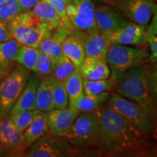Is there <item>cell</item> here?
Masks as SVG:
<instances>
[{"mask_svg": "<svg viewBox=\"0 0 157 157\" xmlns=\"http://www.w3.org/2000/svg\"><path fill=\"white\" fill-rule=\"evenodd\" d=\"M99 133V117L97 111L78 114L71 127L63 136L78 153L96 148Z\"/></svg>", "mask_w": 157, "mask_h": 157, "instance_id": "obj_3", "label": "cell"}, {"mask_svg": "<svg viewBox=\"0 0 157 157\" xmlns=\"http://www.w3.org/2000/svg\"><path fill=\"white\" fill-rule=\"evenodd\" d=\"M61 50L63 55L69 59L76 68L80 67L85 58L84 49L79 41L71 32L63 42Z\"/></svg>", "mask_w": 157, "mask_h": 157, "instance_id": "obj_22", "label": "cell"}, {"mask_svg": "<svg viewBox=\"0 0 157 157\" xmlns=\"http://www.w3.org/2000/svg\"><path fill=\"white\" fill-rule=\"evenodd\" d=\"M0 143L9 150L8 156H22L27 148L23 133L17 130L8 116L0 120Z\"/></svg>", "mask_w": 157, "mask_h": 157, "instance_id": "obj_11", "label": "cell"}, {"mask_svg": "<svg viewBox=\"0 0 157 157\" xmlns=\"http://www.w3.org/2000/svg\"><path fill=\"white\" fill-rule=\"evenodd\" d=\"M39 0H17L23 10H31Z\"/></svg>", "mask_w": 157, "mask_h": 157, "instance_id": "obj_37", "label": "cell"}, {"mask_svg": "<svg viewBox=\"0 0 157 157\" xmlns=\"http://www.w3.org/2000/svg\"><path fill=\"white\" fill-rule=\"evenodd\" d=\"M31 11L42 22L46 23L52 29H56L63 24L58 12L45 0H39L31 9Z\"/></svg>", "mask_w": 157, "mask_h": 157, "instance_id": "obj_21", "label": "cell"}, {"mask_svg": "<svg viewBox=\"0 0 157 157\" xmlns=\"http://www.w3.org/2000/svg\"><path fill=\"white\" fill-rule=\"evenodd\" d=\"M92 0H66V13L72 30L87 34L100 32Z\"/></svg>", "mask_w": 157, "mask_h": 157, "instance_id": "obj_7", "label": "cell"}, {"mask_svg": "<svg viewBox=\"0 0 157 157\" xmlns=\"http://www.w3.org/2000/svg\"><path fill=\"white\" fill-rule=\"evenodd\" d=\"M22 11L17 0H7L0 5V21L7 23Z\"/></svg>", "mask_w": 157, "mask_h": 157, "instance_id": "obj_34", "label": "cell"}, {"mask_svg": "<svg viewBox=\"0 0 157 157\" xmlns=\"http://www.w3.org/2000/svg\"><path fill=\"white\" fill-rule=\"evenodd\" d=\"M95 17L100 32L104 35L121 28L129 22L121 13L108 5L95 7Z\"/></svg>", "mask_w": 157, "mask_h": 157, "instance_id": "obj_12", "label": "cell"}, {"mask_svg": "<svg viewBox=\"0 0 157 157\" xmlns=\"http://www.w3.org/2000/svg\"><path fill=\"white\" fill-rule=\"evenodd\" d=\"M42 111L39 109L30 110V111H23L19 112L16 114L9 116L8 117L17 130L21 133L24 132V131L30 124L33 122L39 113Z\"/></svg>", "mask_w": 157, "mask_h": 157, "instance_id": "obj_31", "label": "cell"}, {"mask_svg": "<svg viewBox=\"0 0 157 157\" xmlns=\"http://www.w3.org/2000/svg\"><path fill=\"white\" fill-rule=\"evenodd\" d=\"M76 69L77 68L74 66L73 63L63 55L54 63L51 76L54 79L64 82L72 75Z\"/></svg>", "mask_w": 157, "mask_h": 157, "instance_id": "obj_29", "label": "cell"}, {"mask_svg": "<svg viewBox=\"0 0 157 157\" xmlns=\"http://www.w3.org/2000/svg\"><path fill=\"white\" fill-rule=\"evenodd\" d=\"M52 68H53V63L52 59L48 55L39 50L35 63L34 73H36L39 77L43 78L45 76H51Z\"/></svg>", "mask_w": 157, "mask_h": 157, "instance_id": "obj_33", "label": "cell"}, {"mask_svg": "<svg viewBox=\"0 0 157 157\" xmlns=\"http://www.w3.org/2000/svg\"><path fill=\"white\" fill-rule=\"evenodd\" d=\"M52 99L54 109H65L68 107V96L66 86L63 81L53 78Z\"/></svg>", "mask_w": 157, "mask_h": 157, "instance_id": "obj_32", "label": "cell"}, {"mask_svg": "<svg viewBox=\"0 0 157 157\" xmlns=\"http://www.w3.org/2000/svg\"><path fill=\"white\" fill-rule=\"evenodd\" d=\"M149 56L147 47L109 44L105 58L111 71V76L116 78L131 68L150 62Z\"/></svg>", "mask_w": 157, "mask_h": 157, "instance_id": "obj_4", "label": "cell"}, {"mask_svg": "<svg viewBox=\"0 0 157 157\" xmlns=\"http://www.w3.org/2000/svg\"><path fill=\"white\" fill-rule=\"evenodd\" d=\"M70 32L82 44L85 57H105L109 43L102 33L87 34L74 30Z\"/></svg>", "mask_w": 157, "mask_h": 157, "instance_id": "obj_15", "label": "cell"}, {"mask_svg": "<svg viewBox=\"0 0 157 157\" xmlns=\"http://www.w3.org/2000/svg\"><path fill=\"white\" fill-rule=\"evenodd\" d=\"M42 21L35 15L31 10H23L7 23L11 37L21 44L23 39L30 31Z\"/></svg>", "mask_w": 157, "mask_h": 157, "instance_id": "obj_14", "label": "cell"}, {"mask_svg": "<svg viewBox=\"0 0 157 157\" xmlns=\"http://www.w3.org/2000/svg\"><path fill=\"white\" fill-rule=\"evenodd\" d=\"M55 29H52L46 23L41 22L30 31L21 42V45L39 48L41 42L52 34Z\"/></svg>", "mask_w": 157, "mask_h": 157, "instance_id": "obj_26", "label": "cell"}, {"mask_svg": "<svg viewBox=\"0 0 157 157\" xmlns=\"http://www.w3.org/2000/svg\"><path fill=\"white\" fill-rule=\"evenodd\" d=\"M146 29V25L129 21L127 25L111 31L109 34L103 35L109 44L131 45L142 48L147 47L144 38Z\"/></svg>", "mask_w": 157, "mask_h": 157, "instance_id": "obj_10", "label": "cell"}, {"mask_svg": "<svg viewBox=\"0 0 157 157\" xmlns=\"http://www.w3.org/2000/svg\"><path fill=\"white\" fill-rule=\"evenodd\" d=\"M78 70L83 79H105L111 76L105 57H85Z\"/></svg>", "mask_w": 157, "mask_h": 157, "instance_id": "obj_17", "label": "cell"}, {"mask_svg": "<svg viewBox=\"0 0 157 157\" xmlns=\"http://www.w3.org/2000/svg\"><path fill=\"white\" fill-rule=\"evenodd\" d=\"M21 44L14 39L0 42V67L9 71L13 66L17 50Z\"/></svg>", "mask_w": 157, "mask_h": 157, "instance_id": "obj_25", "label": "cell"}, {"mask_svg": "<svg viewBox=\"0 0 157 157\" xmlns=\"http://www.w3.org/2000/svg\"><path fill=\"white\" fill-rule=\"evenodd\" d=\"M5 1H7V0H0V5H2V4L5 2Z\"/></svg>", "mask_w": 157, "mask_h": 157, "instance_id": "obj_40", "label": "cell"}, {"mask_svg": "<svg viewBox=\"0 0 157 157\" xmlns=\"http://www.w3.org/2000/svg\"><path fill=\"white\" fill-rule=\"evenodd\" d=\"M154 2H156V1H157V0H154Z\"/></svg>", "mask_w": 157, "mask_h": 157, "instance_id": "obj_41", "label": "cell"}, {"mask_svg": "<svg viewBox=\"0 0 157 157\" xmlns=\"http://www.w3.org/2000/svg\"><path fill=\"white\" fill-rule=\"evenodd\" d=\"M151 22L147 25L145 31L144 38L148 47L150 56L149 60L152 63H156L157 60V19L156 12L152 15Z\"/></svg>", "mask_w": 157, "mask_h": 157, "instance_id": "obj_27", "label": "cell"}, {"mask_svg": "<svg viewBox=\"0 0 157 157\" xmlns=\"http://www.w3.org/2000/svg\"><path fill=\"white\" fill-rule=\"evenodd\" d=\"M78 151L62 135L48 133L30 146L25 156L66 157L74 156Z\"/></svg>", "mask_w": 157, "mask_h": 157, "instance_id": "obj_9", "label": "cell"}, {"mask_svg": "<svg viewBox=\"0 0 157 157\" xmlns=\"http://www.w3.org/2000/svg\"><path fill=\"white\" fill-rule=\"evenodd\" d=\"M70 31L71 29L64 25H59L53 31L51 36L44 39L39 46V50L50 57L53 63V66L55 63L63 56L62 43L68 36Z\"/></svg>", "mask_w": 157, "mask_h": 157, "instance_id": "obj_18", "label": "cell"}, {"mask_svg": "<svg viewBox=\"0 0 157 157\" xmlns=\"http://www.w3.org/2000/svg\"><path fill=\"white\" fill-rule=\"evenodd\" d=\"M107 105L150 138L154 136L156 121L139 104L113 92L110 95Z\"/></svg>", "mask_w": 157, "mask_h": 157, "instance_id": "obj_6", "label": "cell"}, {"mask_svg": "<svg viewBox=\"0 0 157 157\" xmlns=\"http://www.w3.org/2000/svg\"><path fill=\"white\" fill-rule=\"evenodd\" d=\"M63 82L68 96V107L74 108L76 103L84 95L83 78L78 68Z\"/></svg>", "mask_w": 157, "mask_h": 157, "instance_id": "obj_24", "label": "cell"}, {"mask_svg": "<svg viewBox=\"0 0 157 157\" xmlns=\"http://www.w3.org/2000/svg\"><path fill=\"white\" fill-rule=\"evenodd\" d=\"M79 112L74 108L65 109H53L47 112L49 133L63 135L69 130Z\"/></svg>", "mask_w": 157, "mask_h": 157, "instance_id": "obj_13", "label": "cell"}, {"mask_svg": "<svg viewBox=\"0 0 157 157\" xmlns=\"http://www.w3.org/2000/svg\"><path fill=\"white\" fill-rule=\"evenodd\" d=\"M12 39L10 34L7 23L2 21H0V42H5Z\"/></svg>", "mask_w": 157, "mask_h": 157, "instance_id": "obj_36", "label": "cell"}, {"mask_svg": "<svg viewBox=\"0 0 157 157\" xmlns=\"http://www.w3.org/2000/svg\"><path fill=\"white\" fill-rule=\"evenodd\" d=\"M7 72L8 71H6L3 69V68L0 67V84H1V82L2 81L3 78L5 77V76L7 74Z\"/></svg>", "mask_w": 157, "mask_h": 157, "instance_id": "obj_39", "label": "cell"}, {"mask_svg": "<svg viewBox=\"0 0 157 157\" xmlns=\"http://www.w3.org/2000/svg\"><path fill=\"white\" fill-rule=\"evenodd\" d=\"M104 3L115 8L131 22L147 25L156 12L154 0H103Z\"/></svg>", "mask_w": 157, "mask_h": 157, "instance_id": "obj_8", "label": "cell"}, {"mask_svg": "<svg viewBox=\"0 0 157 157\" xmlns=\"http://www.w3.org/2000/svg\"><path fill=\"white\" fill-rule=\"evenodd\" d=\"M9 150H7L5 146L0 143V157L2 156H7L8 155Z\"/></svg>", "mask_w": 157, "mask_h": 157, "instance_id": "obj_38", "label": "cell"}, {"mask_svg": "<svg viewBox=\"0 0 157 157\" xmlns=\"http://www.w3.org/2000/svg\"><path fill=\"white\" fill-rule=\"evenodd\" d=\"M30 75V71L17 64L3 78L0 84V120L9 115Z\"/></svg>", "mask_w": 157, "mask_h": 157, "instance_id": "obj_5", "label": "cell"}, {"mask_svg": "<svg viewBox=\"0 0 157 157\" xmlns=\"http://www.w3.org/2000/svg\"><path fill=\"white\" fill-rule=\"evenodd\" d=\"M102 1H103V0H102Z\"/></svg>", "mask_w": 157, "mask_h": 157, "instance_id": "obj_42", "label": "cell"}, {"mask_svg": "<svg viewBox=\"0 0 157 157\" xmlns=\"http://www.w3.org/2000/svg\"><path fill=\"white\" fill-rule=\"evenodd\" d=\"M52 82L53 78L51 76H45L41 79L36 92V109L44 112H48L54 109L52 99Z\"/></svg>", "mask_w": 157, "mask_h": 157, "instance_id": "obj_19", "label": "cell"}, {"mask_svg": "<svg viewBox=\"0 0 157 157\" xmlns=\"http://www.w3.org/2000/svg\"><path fill=\"white\" fill-rule=\"evenodd\" d=\"M115 78L110 76L105 79H83L84 95H97L113 89Z\"/></svg>", "mask_w": 157, "mask_h": 157, "instance_id": "obj_30", "label": "cell"}, {"mask_svg": "<svg viewBox=\"0 0 157 157\" xmlns=\"http://www.w3.org/2000/svg\"><path fill=\"white\" fill-rule=\"evenodd\" d=\"M41 79L42 78L39 77L36 73L31 74L23 92L21 93L14 106L12 108L9 116L16 114L23 111L36 109V92Z\"/></svg>", "mask_w": 157, "mask_h": 157, "instance_id": "obj_16", "label": "cell"}, {"mask_svg": "<svg viewBox=\"0 0 157 157\" xmlns=\"http://www.w3.org/2000/svg\"><path fill=\"white\" fill-rule=\"evenodd\" d=\"M113 89L122 97L139 104L156 121L157 71L151 62L131 68L115 78Z\"/></svg>", "mask_w": 157, "mask_h": 157, "instance_id": "obj_2", "label": "cell"}, {"mask_svg": "<svg viewBox=\"0 0 157 157\" xmlns=\"http://www.w3.org/2000/svg\"><path fill=\"white\" fill-rule=\"evenodd\" d=\"M39 52V48L21 45L15 56L14 62L17 63L30 71L34 72L35 63Z\"/></svg>", "mask_w": 157, "mask_h": 157, "instance_id": "obj_28", "label": "cell"}, {"mask_svg": "<svg viewBox=\"0 0 157 157\" xmlns=\"http://www.w3.org/2000/svg\"><path fill=\"white\" fill-rule=\"evenodd\" d=\"M99 133L96 148L105 156L126 153H144L151 146L150 137L109 107L98 109Z\"/></svg>", "mask_w": 157, "mask_h": 157, "instance_id": "obj_1", "label": "cell"}, {"mask_svg": "<svg viewBox=\"0 0 157 157\" xmlns=\"http://www.w3.org/2000/svg\"><path fill=\"white\" fill-rule=\"evenodd\" d=\"M45 1L52 5L56 9V10L58 12L60 18H61L63 24L71 30H72L66 13V0H45Z\"/></svg>", "mask_w": 157, "mask_h": 157, "instance_id": "obj_35", "label": "cell"}, {"mask_svg": "<svg viewBox=\"0 0 157 157\" xmlns=\"http://www.w3.org/2000/svg\"><path fill=\"white\" fill-rule=\"evenodd\" d=\"M110 95L111 93L109 91L103 92L97 95H84L76 103L74 108L79 113L95 111L107 103Z\"/></svg>", "mask_w": 157, "mask_h": 157, "instance_id": "obj_23", "label": "cell"}, {"mask_svg": "<svg viewBox=\"0 0 157 157\" xmlns=\"http://www.w3.org/2000/svg\"><path fill=\"white\" fill-rule=\"evenodd\" d=\"M48 133H49V130L47 112L41 111L31 124L30 126L23 133L25 146L26 147H30L34 142Z\"/></svg>", "mask_w": 157, "mask_h": 157, "instance_id": "obj_20", "label": "cell"}]
</instances>
